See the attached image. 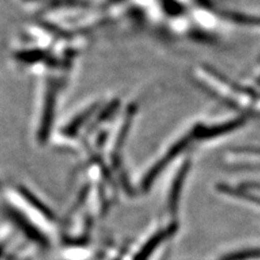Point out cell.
<instances>
[{
	"instance_id": "obj_3",
	"label": "cell",
	"mask_w": 260,
	"mask_h": 260,
	"mask_svg": "<svg viewBox=\"0 0 260 260\" xmlns=\"http://www.w3.org/2000/svg\"><path fill=\"white\" fill-rule=\"evenodd\" d=\"M189 168H190V162L185 161L181 166V168L179 169L178 174L174 179V183H173L172 189H170V193L168 197V209L170 210V213L173 214H175L177 210L179 198H180V191L183 186V182L185 180L186 175H188Z\"/></svg>"
},
{
	"instance_id": "obj_2",
	"label": "cell",
	"mask_w": 260,
	"mask_h": 260,
	"mask_svg": "<svg viewBox=\"0 0 260 260\" xmlns=\"http://www.w3.org/2000/svg\"><path fill=\"white\" fill-rule=\"evenodd\" d=\"M189 140H190L189 138H184L183 140L179 141L176 145H174L173 148L167 152V154L164 157L160 158L156 162V164L149 170V173L146 174V176L143 178V180H142V189L144 191L149 190V188L152 185L153 181L155 180V178H157V176L162 172V169L167 167V165L169 164L170 161H172V159L175 158L178 155V154L184 149V146H186Z\"/></svg>"
},
{
	"instance_id": "obj_1",
	"label": "cell",
	"mask_w": 260,
	"mask_h": 260,
	"mask_svg": "<svg viewBox=\"0 0 260 260\" xmlns=\"http://www.w3.org/2000/svg\"><path fill=\"white\" fill-rule=\"evenodd\" d=\"M61 85L54 79H50L46 85L45 99H44V108L42 121H40L39 128V138L42 141L47 140V137L50 132V127L54 116V111L56 107V99L60 92Z\"/></svg>"
},
{
	"instance_id": "obj_5",
	"label": "cell",
	"mask_w": 260,
	"mask_h": 260,
	"mask_svg": "<svg viewBox=\"0 0 260 260\" xmlns=\"http://www.w3.org/2000/svg\"><path fill=\"white\" fill-rule=\"evenodd\" d=\"M218 188H219V190L224 192V193H228V194H230V195H235V197L243 198V199H247L248 201H251V202L258 203V204H260V198L255 197V195H251L250 193L243 192L241 190H235V189L230 188L229 185H224V184L218 185Z\"/></svg>"
},
{
	"instance_id": "obj_4",
	"label": "cell",
	"mask_w": 260,
	"mask_h": 260,
	"mask_svg": "<svg viewBox=\"0 0 260 260\" xmlns=\"http://www.w3.org/2000/svg\"><path fill=\"white\" fill-rule=\"evenodd\" d=\"M176 228L177 226L174 224L172 226H169L167 230L161 231V232L157 233L156 235H154V237L142 247V249L139 251V253L137 254V256L135 257L134 260H146L148 259L151 256V254L153 253V250L159 245L160 242L166 240L168 237H170V235L175 233Z\"/></svg>"
}]
</instances>
